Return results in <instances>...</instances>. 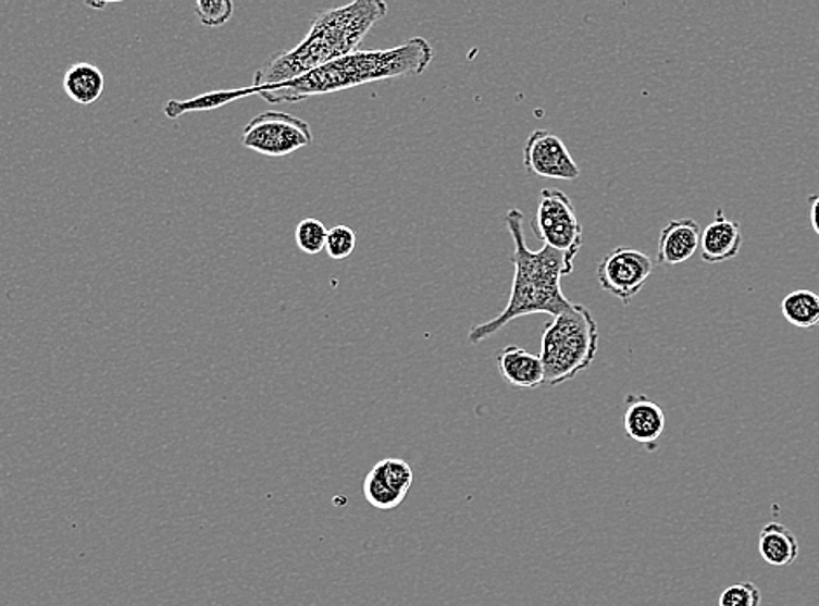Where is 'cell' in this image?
Segmentation results:
<instances>
[{
  "label": "cell",
  "mask_w": 819,
  "mask_h": 606,
  "mask_svg": "<svg viewBox=\"0 0 819 606\" xmlns=\"http://www.w3.org/2000/svg\"><path fill=\"white\" fill-rule=\"evenodd\" d=\"M532 231L547 247L561 252L572 270L575 268L576 253L584 245V233L572 199L561 189L542 190Z\"/></svg>",
  "instance_id": "obj_5"
},
{
  "label": "cell",
  "mask_w": 819,
  "mask_h": 606,
  "mask_svg": "<svg viewBox=\"0 0 819 606\" xmlns=\"http://www.w3.org/2000/svg\"><path fill=\"white\" fill-rule=\"evenodd\" d=\"M327 235V227L319 219H302L296 227V244L301 248V252L317 256L325 250Z\"/></svg>",
  "instance_id": "obj_18"
},
{
  "label": "cell",
  "mask_w": 819,
  "mask_h": 606,
  "mask_svg": "<svg viewBox=\"0 0 819 606\" xmlns=\"http://www.w3.org/2000/svg\"><path fill=\"white\" fill-rule=\"evenodd\" d=\"M106 88V79L98 66L80 62L69 66L63 76V89L72 102L91 106L98 102Z\"/></svg>",
  "instance_id": "obj_14"
},
{
  "label": "cell",
  "mask_w": 819,
  "mask_h": 606,
  "mask_svg": "<svg viewBox=\"0 0 819 606\" xmlns=\"http://www.w3.org/2000/svg\"><path fill=\"white\" fill-rule=\"evenodd\" d=\"M699 224L694 219H677L660 231L657 259L660 264L678 265L688 261L700 247Z\"/></svg>",
  "instance_id": "obj_11"
},
{
  "label": "cell",
  "mask_w": 819,
  "mask_h": 606,
  "mask_svg": "<svg viewBox=\"0 0 819 606\" xmlns=\"http://www.w3.org/2000/svg\"><path fill=\"white\" fill-rule=\"evenodd\" d=\"M498 369L512 388L535 389L544 386L545 371L541 355H533L521 346H507L498 354Z\"/></svg>",
  "instance_id": "obj_12"
},
{
  "label": "cell",
  "mask_w": 819,
  "mask_h": 606,
  "mask_svg": "<svg viewBox=\"0 0 819 606\" xmlns=\"http://www.w3.org/2000/svg\"><path fill=\"white\" fill-rule=\"evenodd\" d=\"M743 242L740 222L727 219L723 210L718 209L713 222L700 235V259L708 264L731 261L741 252Z\"/></svg>",
  "instance_id": "obj_10"
},
{
  "label": "cell",
  "mask_w": 819,
  "mask_h": 606,
  "mask_svg": "<svg viewBox=\"0 0 819 606\" xmlns=\"http://www.w3.org/2000/svg\"><path fill=\"white\" fill-rule=\"evenodd\" d=\"M362 490L365 500H368V504H371L374 509H397V507L406 500V496L400 495V493L394 492L392 487L386 486L385 481H383L374 470H371V472L365 475V479H363Z\"/></svg>",
  "instance_id": "obj_17"
},
{
  "label": "cell",
  "mask_w": 819,
  "mask_h": 606,
  "mask_svg": "<svg viewBox=\"0 0 819 606\" xmlns=\"http://www.w3.org/2000/svg\"><path fill=\"white\" fill-rule=\"evenodd\" d=\"M760 558L771 567H789L798 558V541L781 522H769L758 536Z\"/></svg>",
  "instance_id": "obj_13"
},
{
  "label": "cell",
  "mask_w": 819,
  "mask_h": 606,
  "mask_svg": "<svg viewBox=\"0 0 819 606\" xmlns=\"http://www.w3.org/2000/svg\"><path fill=\"white\" fill-rule=\"evenodd\" d=\"M523 212L510 210L506 215L507 227L514 239V280L506 310L489 322L479 323L470 329V345H479L487 337L506 327L507 323L526 314L547 313L559 317L572 310L575 302L568 301L562 294V276L572 275L573 270L558 250L544 247L532 250L528 247L523 233Z\"/></svg>",
  "instance_id": "obj_3"
},
{
  "label": "cell",
  "mask_w": 819,
  "mask_h": 606,
  "mask_svg": "<svg viewBox=\"0 0 819 606\" xmlns=\"http://www.w3.org/2000/svg\"><path fill=\"white\" fill-rule=\"evenodd\" d=\"M434 60V48L423 37H412L408 42L392 49H359L355 53L337 58L327 65L319 66L297 79L282 85L262 86V88L227 89L212 91L187 100H172L164 106V114L170 120H177L187 112L212 111L227 106L250 95H259L268 103L302 102L317 95L337 94L343 89L371 85L377 81L395 77L420 76Z\"/></svg>",
  "instance_id": "obj_1"
},
{
  "label": "cell",
  "mask_w": 819,
  "mask_h": 606,
  "mask_svg": "<svg viewBox=\"0 0 819 606\" xmlns=\"http://www.w3.org/2000/svg\"><path fill=\"white\" fill-rule=\"evenodd\" d=\"M599 327L584 305L554 317L542 332L541 359L544 363V386H559L579 376L596 359Z\"/></svg>",
  "instance_id": "obj_4"
},
{
  "label": "cell",
  "mask_w": 819,
  "mask_h": 606,
  "mask_svg": "<svg viewBox=\"0 0 819 606\" xmlns=\"http://www.w3.org/2000/svg\"><path fill=\"white\" fill-rule=\"evenodd\" d=\"M666 415L659 404L654 403L647 395H628L625 398L624 430L628 438L645 447L647 452H656L659 438L665 434Z\"/></svg>",
  "instance_id": "obj_9"
},
{
  "label": "cell",
  "mask_w": 819,
  "mask_h": 606,
  "mask_svg": "<svg viewBox=\"0 0 819 606\" xmlns=\"http://www.w3.org/2000/svg\"><path fill=\"white\" fill-rule=\"evenodd\" d=\"M355 247H357V235H355V231L351 227L345 226V224H337L333 230H328L325 252H327L331 259L343 261V259L353 253Z\"/></svg>",
  "instance_id": "obj_20"
},
{
  "label": "cell",
  "mask_w": 819,
  "mask_h": 606,
  "mask_svg": "<svg viewBox=\"0 0 819 606\" xmlns=\"http://www.w3.org/2000/svg\"><path fill=\"white\" fill-rule=\"evenodd\" d=\"M372 470L385 481L386 486L392 487L394 492L400 493V495L408 496L412 481H414V472H412L411 465L408 461L400 460V458H385V460L377 461Z\"/></svg>",
  "instance_id": "obj_16"
},
{
  "label": "cell",
  "mask_w": 819,
  "mask_h": 606,
  "mask_svg": "<svg viewBox=\"0 0 819 606\" xmlns=\"http://www.w3.org/2000/svg\"><path fill=\"white\" fill-rule=\"evenodd\" d=\"M241 144L259 154L282 158L313 144L310 124L287 112L266 111L248 121Z\"/></svg>",
  "instance_id": "obj_6"
},
{
  "label": "cell",
  "mask_w": 819,
  "mask_h": 606,
  "mask_svg": "<svg viewBox=\"0 0 819 606\" xmlns=\"http://www.w3.org/2000/svg\"><path fill=\"white\" fill-rule=\"evenodd\" d=\"M524 169L536 177L575 182L581 169L562 138L549 129H536L524 146Z\"/></svg>",
  "instance_id": "obj_8"
},
{
  "label": "cell",
  "mask_w": 819,
  "mask_h": 606,
  "mask_svg": "<svg viewBox=\"0 0 819 606\" xmlns=\"http://www.w3.org/2000/svg\"><path fill=\"white\" fill-rule=\"evenodd\" d=\"M781 313L793 327H816L819 325V294L807 288L793 290L781 302Z\"/></svg>",
  "instance_id": "obj_15"
},
{
  "label": "cell",
  "mask_w": 819,
  "mask_h": 606,
  "mask_svg": "<svg viewBox=\"0 0 819 606\" xmlns=\"http://www.w3.org/2000/svg\"><path fill=\"white\" fill-rule=\"evenodd\" d=\"M388 13L383 0H353L350 4L322 11L305 39L288 51L275 53L256 72L252 88L282 85L327 65L337 58L359 51L360 42Z\"/></svg>",
  "instance_id": "obj_2"
},
{
  "label": "cell",
  "mask_w": 819,
  "mask_h": 606,
  "mask_svg": "<svg viewBox=\"0 0 819 606\" xmlns=\"http://www.w3.org/2000/svg\"><path fill=\"white\" fill-rule=\"evenodd\" d=\"M654 271V261L647 253L634 248H613L608 256L599 261V287L610 296L617 297L622 305L628 306L645 287Z\"/></svg>",
  "instance_id": "obj_7"
},
{
  "label": "cell",
  "mask_w": 819,
  "mask_h": 606,
  "mask_svg": "<svg viewBox=\"0 0 819 606\" xmlns=\"http://www.w3.org/2000/svg\"><path fill=\"white\" fill-rule=\"evenodd\" d=\"M195 10L204 27H224L235 13V4L231 0H200Z\"/></svg>",
  "instance_id": "obj_19"
},
{
  "label": "cell",
  "mask_w": 819,
  "mask_h": 606,
  "mask_svg": "<svg viewBox=\"0 0 819 606\" xmlns=\"http://www.w3.org/2000/svg\"><path fill=\"white\" fill-rule=\"evenodd\" d=\"M810 205V226L815 230L816 235L819 236V195H812L809 198Z\"/></svg>",
  "instance_id": "obj_22"
},
{
  "label": "cell",
  "mask_w": 819,
  "mask_h": 606,
  "mask_svg": "<svg viewBox=\"0 0 819 606\" xmlns=\"http://www.w3.org/2000/svg\"><path fill=\"white\" fill-rule=\"evenodd\" d=\"M760 603H762V593L757 584L741 582V584L727 588L718 597L717 606H760Z\"/></svg>",
  "instance_id": "obj_21"
}]
</instances>
